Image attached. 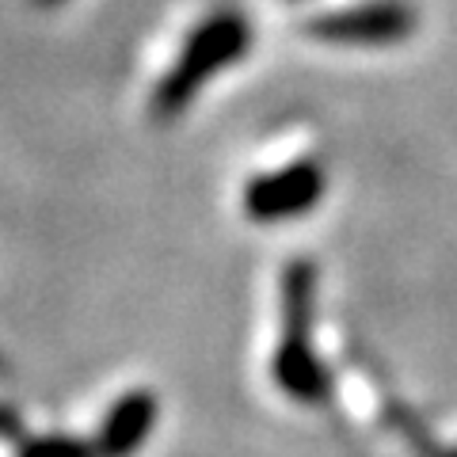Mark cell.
<instances>
[{"label":"cell","instance_id":"obj_1","mask_svg":"<svg viewBox=\"0 0 457 457\" xmlns=\"http://www.w3.org/2000/svg\"><path fill=\"white\" fill-rule=\"evenodd\" d=\"M248 38H252L248 23L240 16H213V20H206L191 35L187 50L179 54L176 69H171V73L161 80V88H156V96H153L156 119H171V114H179L213 73H221L225 65H233L237 57L248 50Z\"/></svg>","mask_w":457,"mask_h":457},{"label":"cell","instance_id":"obj_2","mask_svg":"<svg viewBox=\"0 0 457 457\" xmlns=\"http://www.w3.org/2000/svg\"><path fill=\"white\" fill-rule=\"evenodd\" d=\"M286 312H282V347L275 354V381L290 400L302 404H320L328 393L324 370L312 359L309 347V317H312V270L290 267L286 275Z\"/></svg>","mask_w":457,"mask_h":457},{"label":"cell","instance_id":"obj_3","mask_svg":"<svg viewBox=\"0 0 457 457\" xmlns=\"http://www.w3.org/2000/svg\"><path fill=\"white\" fill-rule=\"evenodd\" d=\"M324 195V171L317 164H294L275 176L255 179L245 191V210L255 221H290L302 218Z\"/></svg>","mask_w":457,"mask_h":457},{"label":"cell","instance_id":"obj_4","mask_svg":"<svg viewBox=\"0 0 457 457\" xmlns=\"http://www.w3.org/2000/svg\"><path fill=\"white\" fill-rule=\"evenodd\" d=\"M309 31L328 42H393L411 31V12L404 4H370V8H351V12H332L309 23Z\"/></svg>","mask_w":457,"mask_h":457},{"label":"cell","instance_id":"obj_5","mask_svg":"<svg viewBox=\"0 0 457 457\" xmlns=\"http://www.w3.org/2000/svg\"><path fill=\"white\" fill-rule=\"evenodd\" d=\"M156 396L137 389V393H126L122 400H114V408L107 411L104 427H99V442H96V453L99 457H130L141 442L149 438L153 423H156Z\"/></svg>","mask_w":457,"mask_h":457},{"label":"cell","instance_id":"obj_6","mask_svg":"<svg viewBox=\"0 0 457 457\" xmlns=\"http://www.w3.org/2000/svg\"><path fill=\"white\" fill-rule=\"evenodd\" d=\"M23 457H92V450L77 438H38L23 450Z\"/></svg>","mask_w":457,"mask_h":457},{"label":"cell","instance_id":"obj_7","mask_svg":"<svg viewBox=\"0 0 457 457\" xmlns=\"http://www.w3.org/2000/svg\"><path fill=\"white\" fill-rule=\"evenodd\" d=\"M435 457H457V453H450V450H438V453H435Z\"/></svg>","mask_w":457,"mask_h":457},{"label":"cell","instance_id":"obj_8","mask_svg":"<svg viewBox=\"0 0 457 457\" xmlns=\"http://www.w3.org/2000/svg\"><path fill=\"white\" fill-rule=\"evenodd\" d=\"M42 4H57V0H42Z\"/></svg>","mask_w":457,"mask_h":457}]
</instances>
